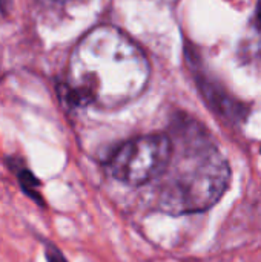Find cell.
I'll use <instances>...</instances> for the list:
<instances>
[{"mask_svg": "<svg viewBox=\"0 0 261 262\" xmlns=\"http://www.w3.org/2000/svg\"><path fill=\"white\" fill-rule=\"evenodd\" d=\"M45 3H49V5H66V3H71L74 0H42Z\"/></svg>", "mask_w": 261, "mask_h": 262, "instance_id": "52a82bcc", "label": "cell"}, {"mask_svg": "<svg viewBox=\"0 0 261 262\" xmlns=\"http://www.w3.org/2000/svg\"><path fill=\"white\" fill-rule=\"evenodd\" d=\"M15 175H17V181L23 190V193L26 196H29L35 204L38 206H45V201H43V196L40 193V180L25 166H18V169L15 170Z\"/></svg>", "mask_w": 261, "mask_h": 262, "instance_id": "277c9868", "label": "cell"}, {"mask_svg": "<svg viewBox=\"0 0 261 262\" xmlns=\"http://www.w3.org/2000/svg\"><path fill=\"white\" fill-rule=\"evenodd\" d=\"M260 152H261V150H260Z\"/></svg>", "mask_w": 261, "mask_h": 262, "instance_id": "30bf717a", "label": "cell"}, {"mask_svg": "<svg viewBox=\"0 0 261 262\" xmlns=\"http://www.w3.org/2000/svg\"><path fill=\"white\" fill-rule=\"evenodd\" d=\"M258 17H260V23H261V5H260V12H258Z\"/></svg>", "mask_w": 261, "mask_h": 262, "instance_id": "ba28073f", "label": "cell"}, {"mask_svg": "<svg viewBox=\"0 0 261 262\" xmlns=\"http://www.w3.org/2000/svg\"><path fill=\"white\" fill-rule=\"evenodd\" d=\"M45 258H46V262H68L65 255L60 252V249L49 243L45 246Z\"/></svg>", "mask_w": 261, "mask_h": 262, "instance_id": "5b68a950", "label": "cell"}, {"mask_svg": "<svg viewBox=\"0 0 261 262\" xmlns=\"http://www.w3.org/2000/svg\"><path fill=\"white\" fill-rule=\"evenodd\" d=\"M174 158V144L168 134H146L120 144L108 158L106 169L112 178L140 187L163 177Z\"/></svg>", "mask_w": 261, "mask_h": 262, "instance_id": "3957f363", "label": "cell"}, {"mask_svg": "<svg viewBox=\"0 0 261 262\" xmlns=\"http://www.w3.org/2000/svg\"><path fill=\"white\" fill-rule=\"evenodd\" d=\"M149 80L142 48L115 26L102 25L75 45L60 95L71 107L117 104L138 95Z\"/></svg>", "mask_w": 261, "mask_h": 262, "instance_id": "6da1fadb", "label": "cell"}, {"mask_svg": "<svg viewBox=\"0 0 261 262\" xmlns=\"http://www.w3.org/2000/svg\"><path fill=\"white\" fill-rule=\"evenodd\" d=\"M258 46H260V51H261V35H260V41H258Z\"/></svg>", "mask_w": 261, "mask_h": 262, "instance_id": "9c48e42d", "label": "cell"}, {"mask_svg": "<svg viewBox=\"0 0 261 262\" xmlns=\"http://www.w3.org/2000/svg\"><path fill=\"white\" fill-rule=\"evenodd\" d=\"M169 135L180 146L182 158L174 173L162 184L160 209L174 216L202 213L214 207L231 184V166L214 146L208 132L186 121Z\"/></svg>", "mask_w": 261, "mask_h": 262, "instance_id": "7a4b0ae2", "label": "cell"}, {"mask_svg": "<svg viewBox=\"0 0 261 262\" xmlns=\"http://www.w3.org/2000/svg\"><path fill=\"white\" fill-rule=\"evenodd\" d=\"M12 2L14 0H0V12L3 15H8L12 9Z\"/></svg>", "mask_w": 261, "mask_h": 262, "instance_id": "8992f818", "label": "cell"}]
</instances>
